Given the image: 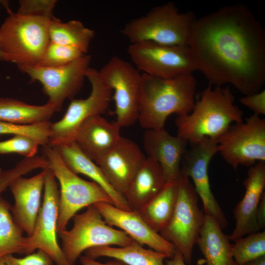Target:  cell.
Returning a JSON list of instances; mask_svg holds the SVG:
<instances>
[{
  "mask_svg": "<svg viewBox=\"0 0 265 265\" xmlns=\"http://www.w3.org/2000/svg\"><path fill=\"white\" fill-rule=\"evenodd\" d=\"M188 47L196 70L212 85H232L244 95L265 82V31L242 3L223 6L195 20Z\"/></svg>",
  "mask_w": 265,
  "mask_h": 265,
  "instance_id": "obj_1",
  "label": "cell"
},
{
  "mask_svg": "<svg viewBox=\"0 0 265 265\" xmlns=\"http://www.w3.org/2000/svg\"><path fill=\"white\" fill-rule=\"evenodd\" d=\"M197 81L192 74L164 79L142 74L138 121L144 129L164 128L171 114L189 113L195 105Z\"/></svg>",
  "mask_w": 265,
  "mask_h": 265,
  "instance_id": "obj_2",
  "label": "cell"
},
{
  "mask_svg": "<svg viewBox=\"0 0 265 265\" xmlns=\"http://www.w3.org/2000/svg\"><path fill=\"white\" fill-rule=\"evenodd\" d=\"M242 116L229 86L213 88L209 83L192 111L177 116V135L190 144L205 138L217 142L232 124L243 121Z\"/></svg>",
  "mask_w": 265,
  "mask_h": 265,
  "instance_id": "obj_3",
  "label": "cell"
},
{
  "mask_svg": "<svg viewBox=\"0 0 265 265\" xmlns=\"http://www.w3.org/2000/svg\"><path fill=\"white\" fill-rule=\"evenodd\" d=\"M0 26V47L4 61L18 67L39 64L50 42L48 18L13 13Z\"/></svg>",
  "mask_w": 265,
  "mask_h": 265,
  "instance_id": "obj_4",
  "label": "cell"
},
{
  "mask_svg": "<svg viewBox=\"0 0 265 265\" xmlns=\"http://www.w3.org/2000/svg\"><path fill=\"white\" fill-rule=\"evenodd\" d=\"M196 19L192 12L181 13L173 3L168 2L129 21L121 33L131 44L150 42L168 46H188Z\"/></svg>",
  "mask_w": 265,
  "mask_h": 265,
  "instance_id": "obj_5",
  "label": "cell"
},
{
  "mask_svg": "<svg viewBox=\"0 0 265 265\" xmlns=\"http://www.w3.org/2000/svg\"><path fill=\"white\" fill-rule=\"evenodd\" d=\"M49 168L60 185L57 233L66 229L69 221L81 209L99 202L112 204L106 191L94 182L86 181L72 171L53 147L43 146Z\"/></svg>",
  "mask_w": 265,
  "mask_h": 265,
  "instance_id": "obj_6",
  "label": "cell"
},
{
  "mask_svg": "<svg viewBox=\"0 0 265 265\" xmlns=\"http://www.w3.org/2000/svg\"><path fill=\"white\" fill-rule=\"evenodd\" d=\"M73 226L58 232L62 250L71 265H74L87 250L102 246H125L134 240L125 232L113 228L104 220L94 205L73 218Z\"/></svg>",
  "mask_w": 265,
  "mask_h": 265,
  "instance_id": "obj_7",
  "label": "cell"
},
{
  "mask_svg": "<svg viewBox=\"0 0 265 265\" xmlns=\"http://www.w3.org/2000/svg\"><path fill=\"white\" fill-rule=\"evenodd\" d=\"M199 197L190 179L181 175L172 216L160 235L182 255L186 264L191 263L193 249L197 243L205 218L198 205Z\"/></svg>",
  "mask_w": 265,
  "mask_h": 265,
  "instance_id": "obj_8",
  "label": "cell"
},
{
  "mask_svg": "<svg viewBox=\"0 0 265 265\" xmlns=\"http://www.w3.org/2000/svg\"><path fill=\"white\" fill-rule=\"evenodd\" d=\"M85 78L91 84L90 94L85 99L72 100L62 118L51 123L49 146L54 147L74 141L79 128L86 119L101 115L108 109L112 91L101 77L99 70L89 67Z\"/></svg>",
  "mask_w": 265,
  "mask_h": 265,
  "instance_id": "obj_9",
  "label": "cell"
},
{
  "mask_svg": "<svg viewBox=\"0 0 265 265\" xmlns=\"http://www.w3.org/2000/svg\"><path fill=\"white\" fill-rule=\"evenodd\" d=\"M99 72L113 93L115 122L121 128L132 125L138 118L142 74L117 56H112Z\"/></svg>",
  "mask_w": 265,
  "mask_h": 265,
  "instance_id": "obj_10",
  "label": "cell"
},
{
  "mask_svg": "<svg viewBox=\"0 0 265 265\" xmlns=\"http://www.w3.org/2000/svg\"><path fill=\"white\" fill-rule=\"evenodd\" d=\"M218 152L235 170L265 161V119L253 114L231 125L217 140Z\"/></svg>",
  "mask_w": 265,
  "mask_h": 265,
  "instance_id": "obj_11",
  "label": "cell"
},
{
  "mask_svg": "<svg viewBox=\"0 0 265 265\" xmlns=\"http://www.w3.org/2000/svg\"><path fill=\"white\" fill-rule=\"evenodd\" d=\"M91 57L84 54L75 60L58 67L39 65L18 67L32 81L40 82L48 98L47 102L56 111L60 110L64 102L72 99L81 89Z\"/></svg>",
  "mask_w": 265,
  "mask_h": 265,
  "instance_id": "obj_12",
  "label": "cell"
},
{
  "mask_svg": "<svg viewBox=\"0 0 265 265\" xmlns=\"http://www.w3.org/2000/svg\"><path fill=\"white\" fill-rule=\"evenodd\" d=\"M128 53L143 74L169 79L196 70L188 46H168L150 42L131 43Z\"/></svg>",
  "mask_w": 265,
  "mask_h": 265,
  "instance_id": "obj_13",
  "label": "cell"
},
{
  "mask_svg": "<svg viewBox=\"0 0 265 265\" xmlns=\"http://www.w3.org/2000/svg\"><path fill=\"white\" fill-rule=\"evenodd\" d=\"M45 172L43 202L34 228L26 236V255L36 250L46 252L56 265H71L59 246L57 238L59 190L56 178L49 169Z\"/></svg>",
  "mask_w": 265,
  "mask_h": 265,
  "instance_id": "obj_14",
  "label": "cell"
},
{
  "mask_svg": "<svg viewBox=\"0 0 265 265\" xmlns=\"http://www.w3.org/2000/svg\"><path fill=\"white\" fill-rule=\"evenodd\" d=\"M218 152L216 141L205 138L191 144L182 160L181 174L188 177L203 203L204 214L212 217L223 229L228 225L226 216L214 197L210 186L209 166L213 156Z\"/></svg>",
  "mask_w": 265,
  "mask_h": 265,
  "instance_id": "obj_15",
  "label": "cell"
},
{
  "mask_svg": "<svg viewBox=\"0 0 265 265\" xmlns=\"http://www.w3.org/2000/svg\"><path fill=\"white\" fill-rule=\"evenodd\" d=\"M94 205L108 225L120 228L134 241L165 254L168 259L174 254V246L152 229L137 211L123 210L108 202Z\"/></svg>",
  "mask_w": 265,
  "mask_h": 265,
  "instance_id": "obj_16",
  "label": "cell"
},
{
  "mask_svg": "<svg viewBox=\"0 0 265 265\" xmlns=\"http://www.w3.org/2000/svg\"><path fill=\"white\" fill-rule=\"evenodd\" d=\"M146 158L135 142L122 136L117 144L96 164L111 186L124 196Z\"/></svg>",
  "mask_w": 265,
  "mask_h": 265,
  "instance_id": "obj_17",
  "label": "cell"
},
{
  "mask_svg": "<svg viewBox=\"0 0 265 265\" xmlns=\"http://www.w3.org/2000/svg\"><path fill=\"white\" fill-rule=\"evenodd\" d=\"M187 144L177 135L170 134L164 128L145 130L143 134V145L147 157L159 164L166 183L179 181Z\"/></svg>",
  "mask_w": 265,
  "mask_h": 265,
  "instance_id": "obj_18",
  "label": "cell"
},
{
  "mask_svg": "<svg viewBox=\"0 0 265 265\" xmlns=\"http://www.w3.org/2000/svg\"><path fill=\"white\" fill-rule=\"evenodd\" d=\"M243 184L245 192L234 210L235 227L229 236L230 240L233 241L260 231L256 220V212L265 193V161L258 162L250 167Z\"/></svg>",
  "mask_w": 265,
  "mask_h": 265,
  "instance_id": "obj_19",
  "label": "cell"
},
{
  "mask_svg": "<svg viewBox=\"0 0 265 265\" xmlns=\"http://www.w3.org/2000/svg\"><path fill=\"white\" fill-rule=\"evenodd\" d=\"M45 175V170L43 169L30 178L20 177L9 187L14 199V203L11 208L12 216L27 237L33 233L41 207Z\"/></svg>",
  "mask_w": 265,
  "mask_h": 265,
  "instance_id": "obj_20",
  "label": "cell"
},
{
  "mask_svg": "<svg viewBox=\"0 0 265 265\" xmlns=\"http://www.w3.org/2000/svg\"><path fill=\"white\" fill-rule=\"evenodd\" d=\"M121 127L101 115L86 119L79 128L74 141L80 150L96 163L118 142Z\"/></svg>",
  "mask_w": 265,
  "mask_h": 265,
  "instance_id": "obj_21",
  "label": "cell"
},
{
  "mask_svg": "<svg viewBox=\"0 0 265 265\" xmlns=\"http://www.w3.org/2000/svg\"><path fill=\"white\" fill-rule=\"evenodd\" d=\"M53 148L72 171L76 174L85 175L102 187L109 196L114 206L125 211L132 210L124 196L111 186L99 166L84 154L75 141Z\"/></svg>",
  "mask_w": 265,
  "mask_h": 265,
  "instance_id": "obj_22",
  "label": "cell"
},
{
  "mask_svg": "<svg viewBox=\"0 0 265 265\" xmlns=\"http://www.w3.org/2000/svg\"><path fill=\"white\" fill-rule=\"evenodd\" d=\"M166 183L159 164L146 157L130 183L124 197L130 208L137 211L159 193Z\"/></svg>",
  "mask_w": 265,
  "mask_h": 265,
  "instance_id": "obj_23",
  "label": "cell"
},
{
  "mask_svg": "<svg viewBox=\"0 0 265 265\" xmlns=\"http://www.w3.org/2000/svg\"><path fill=\"white\" fill-rule=\"evenodd\" d=\"M222 230L212 217L205 214L197 244L207 265H237L229 237Z\"/></svg>",
  "mask_w": 265,
  "mask_h": 265,
  "instance_id": "obj_24",
  "label": "cell"
},
{
  "mask_svg": "<svg viewBox=\"0 0 265 265\" xmlns=\"http://www.w3.org/2000/svg\"><path fill=\"white\" fill-rule=\"evenodd\" d=\"M178 191L179 181L166 183L159 193L137 211L156 232L160 233L170 221L175 208Z\"/></svg>",
  "mask_w": 265,
  "mask_h": 265,
  "instance_id": "obj_25",
  "label": "cell"
},
{
  "mask_svg": "<svg viewBox=\"0 0 265 265\" xmlns=\"http://www.w3.org/2000/svg\"><path fill=\"white\" fill-rule=\"evenodd\" d=\"M86 256L96 259L108 257L119 260L127 265H165L167 256L161 252L144 248L133 241L125 246H102L90 248Z\"/></svg>",
  "mask_w": 265,
  "mask_h": 265,
  "instance_id": "obj_26",
  "label": "cell"
},
{
  "mask_svg": "<svg viewBox=\"0 0 265 265\" xmlns=\"http://www.w3.org/2000/svg\"><path fill=\"white\" fill-rule=\"evenodd\" d=\"M56 112L55 108L47 103L33 105L13 98L0 97L1 121L20 125L49 122Z\"/></svg>",
  "mask_w": 265,
  "mask_h": 265,
  "instance_id": "obj_27",
  "label": "cell"
},
{
  "mask_svg": "<svg viewBox=\"0 0 265 265\" xmlns=\"http://www.w3.org/2000/svg\"><path fill=\"white\" fill-rule=\"evenodd\" d=\"M49 34L50 41L77 48L87 54L95 33L80 21L64 22L54 17L51 20Z\"/></svg>",
  "mask_w": 265,
  "mask_h": 265,
  "instance_id": "obj_28",
  "label": "cell"
},
{
  "mask_svg": "<svg viewBox=\"0 0 265 265\" xmlns=\"http://www.w3.org/2000/svg\"><path fill=\"white\" fill-rule=\"evenodd\" d=\"M11 206L0 196V258L13 254L26 255V237L15 221Z\"/></svg>",
  "mask_w": 265,
  "mask_h": 265,
  "instance_id": "obj_29",
  "label": "cell"
},
{
  "mask_svg": "<svg viewBox=\"0 0 265 265\" xmlns=\"http://www.w3.org/2000/svg\"><path fill=\"white\" fill-rule=\"evenodd\" d=\"M232 244V252L237 265L244 264L265 256V232L249 234Z\"/></svg>",
  "mask_w": 265,
  "mask_h": 265,
  "instance_id": "obj_30",
  "label": "cell"
},
{
  "mask_svg": "<svg viewBox=\"0 0 265 265\" xmlns=\"http://www.w3.org/2000/svg\"><path fill=\"white\" fill-rule=\"evenodd\" d=\"M51 123L45 122L31 125H20L0 121V136L10 134L30 137L40 145L49 144Z\"/></svg>",
  "mask_w": 265,
  "mask_h": 265,
  "instance_id": "obj_31",
  "label": "cell"
},
{
  "mask_svg": "<svg viewBox=\"0 0 265 265\" xmlns=\"http://www.w3.org/2000/svg\"><path fill=\"white\" fill-rule=\"evenodd\" d=\"M84 54L77 48L50 41L38 65L45 67L63 66Z\"/></svg>",
  "mask_w": 265,
  "mask_h": 265,
  "instance_id": "obj_32",
  "label": "cell"
},
{
  "mask_svg": "<svg viewBox=\"0 0 265 265\" xmlns=\"http://www.w3.org/2000/svg\"><path fill=\"white\" fill-rule=\"evenodd\" d=\"M48 168V162L45 157L35 156L24 159L19 161L13 167L3 171L0 175V196L17 178L37 169Z\"/></svg>",
  "mask_w": 265,
  "mask_h": 265,
  "instance_id": "obj_33",
  "label": "cell"
},
{
  "mask_svg": "<svg viewBox=\"0 0 265 265\" xmlns=\"http://www.w3.org/2000/svg\"><path fill=\"white\" fill-rule=\"evenodd\" d=\"M40 144L33 138L24 135H16L0 141V154H18L29 158L36 156Z\"/></svg>",
  "mask_w": 265,
  "mask_h": 265,
  "instance_id": "obj_34",
  "label": "cell"
},
{
  "mask_svg": "<svg viewBox=\"0 0 265 265\" xmlns=\"http://www.w3.org/2000/svg\"><path fill=\"white\" fill-rule=\"evenodd\" d=\"M55 0H21L17 12L23 15L53 19Z\"/></svg>",
  "mask_w": 265,
  "mask_h": 265,
  "instance_id": "obj_35",
  "label": "cell"
},
{
  "mask_svg": "<svg viewBox=\"0 0 265 265\" xmlns=\"http://www.w3.org/2000/svg\"><path fill=\"white\" fill-rule=\"evenodd\" d=\"M3 258L6 265H52L53 263L46 252L40 249L23 258L10 255Z\"/></svg>",
  "mask_w": 265,
  "mask_h": 265,
  "instance_id": "obj_36",
  "label": "cell"
},
{
  "mask_svg": "<svg viewBox=\"0 0 265 265\" xmlns=\"http://www.w3.org/2000/svg\"><path fill=\"white\" fill-rule=\"evenodd\" d=\"M244 106L248 107L254 114L258 115L265 114V90L247 95H244L239 100Z\"/></svg>",
  "mask_w": 265,
  "mask_h": 265,
  "instance_id": "obj_37",
  "label": "cell"
},
{
  "mask_svg": "<svg viewBox=\"0 0 265 265\" xmlns=\"http://www.w3.org/2000/svg\"><path fill=\"white\" fill-rule=\"evenodd\" d=\"M80 261L82 265H127L123 262L114 259L105 263H102L86 255L80 256Z\"/></svg>",
  "mask_w": 265,
  "mask_h": 265,
  "instance_id": "obj_38",
  "label": "cell"
},
{
  "mask_svg": "<svg viewBox=\"0 0 265 265\" xmlns=\"http://www.w3.org/2000/svg\"><path fill=\"white\" fill-rule=\"evenodd\" d=\"M256 220L259 229H263L265 226V194L260 201L256 212Z\"/></svg>",
  "mask_w": 265,
  "mask_h": 265,
  "instance_id": "obj_39",
  "label": "cell"
},
{
  "mask_svg": "<svg viewBox=\"0 0 265 265\" xmlns=\"http://www.w3.org/2000/svg\"><path fill=\"white\" fill-rule=\"evenodd\" d=\"M169 259L166 261L167 265H186L182 255L176 250L173 256Z\"/></svg>",
  "mask_w": 265,
  "mask_h": 265,
  "instance_id": "obj_40",
  "label": "cell"
},
{
  "mask_svg": "<svg viewBox=\"0 0 265 265\" xmlns=\"http://www.w3.org/2000/svg\"><path fill=\"white\" fill-rule=\"evenodd\" d=\"M244 265H265V256L248 262Z\"/></svg>",
  "mask_w": 265,
  "mask_h": 265,
  "instance_id": "obj_41",
  "label": "cell"
},
{
  "mask_svg": "<svg viewBox=\"0 0 265 265\" xmlns=\"http://www.w3.org/2000/svg\"><path fill=\"white\" fill-rule=\"evenodd\" d=\"M1 5H0V11L1 8ZM0 60L1 61H4V55L3 54L1 51V48L0 47Z\"/></svg>",
  "mask_w": 265,
  "mask_h": 265,
  "instance_id": "obj_42",
  "label": "cell"
},
{
  "mask_svg": "<svg viewBox=\"0 0 265 265\" xmlns=\"http://www.w3.org/2000/svg\"><path fill=\"white\" fill-rule=\"evenodd\" d=\"M0 265H6L3 258H0Z\"/></svg>",
  "mask_w": 265,
  "mask_h": 265,
  "instance_id": "obj_43",
  "label": "cell"
},
{
  "mask_svg": "<svg viewBox=\"0 0 265 265\" xmlns=\"http://www.w3.org/2000/svg\"><path fill=\"white\" fill-rule=\"evenodd\" d=\"M2 171H3V170H2V168L0 167V175L1 174Z\"/></svg>",
  "mask_w": 265,
  "mask_h": 265,
  "instance_id": "obj_44",
  "label": "cell"
}]
</instances>
